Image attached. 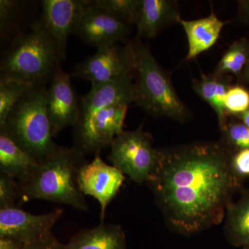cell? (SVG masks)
<instances>
[{
  "label": "cell",
  "mask_w": 249,
  "mask_h": 249,
  "mask_svg": "<svg viewBox=\"0 0 249 249\" xmlns=\"http://www.w3.org/2000/svg\"><path fill=\"white\" fill-rule=\"evenodd\" d=\"M134 98L135 86L132 81V74L93 85L89 92L82 99L79 119L114 105L129 106L134 103Z\"/></svg>",
  "instance_id": "cell-14"
},
{
  "label": "cell",
  "mask_w": 249,
  "mask_h": 249,
  "mask_svg": "<svg viewBox=\"0 0 249 249\" xmlns=\"http://www.w3.org/2000/svg\"><path fill=\"white\" fill-rule=\"evenodd\" d=\"M89 0H44L40 23L56 47L61 60L66 58L69 36L74 33Z\"/></svg>",
  "instance_id": "cell-12"
},
{
  "label": "cell",
  "mask_w": 249,
  "mask_h": 249,
  "mask_svg": "<svg viewBox=\"0 0 249 249\" xmlns=\"http://www.w3.org/2000/svg\"><path fill=\"white\" fill-rule=\"evenodd\" d=\"M128 106L114 105L80 118L74 126V147L84 155H98L101 150L110 147L116 137L124 131Z\"/></svg>",
  "instance_id": "cell-7"
},
{
  "label": "cell",
  "mask_w": 249,
  "mask_h": 249,
  "mask_svg": "<svg viewBox=\"0 0 249 249\" xmlns=\"http://www.w3.org/2000/svg\"><path fill=\"white\" fill-rule=\"evenodd\" d=\"M39 162L24 151L4 132L0 131V172L14 178L24 181L31 175Z\"/></svg>",
  "instance_id": "cell-18"
},
{
  "label": "cell",
  "mask_w": 249,
  "mask_h": 249,
  "mask_svg": "<svg viewBox=\"0 0 249 249\" xmlns=\"http://www.w3.org/2000/svg\"><path fill=\"white\" fill-rule=\"evenodd\" d=\"M108 156L114 166L134 182H148L157 166L160 150L152 145L150 134L142 127L134 131H123L114 139Z\"/></svg>",
  "instance_id": "cell-6"
},
{
  "label": "cell",
  "mask_w": 249,
  "mask_h": 249,
  "mask_svg": "<svg viewBox=\"0 0 249 249\" xmlns=\"http://www.w3.org/2000/svg\"><path fill=\"white\" fill-rule=\"evenodd\" d=\"M240 181L218 142L160 150L149 186L168 224L190 235L222 222Z\"/></svg>",
  "instance_id": "cell-1"
},
{
  "label": "cell",
  "mask_w": 249,
  "mask_h": 249,
  "mask_svg": "<svg viewBox=\"0 0 249 249\" xmlns=\"http://www.w3.org/2000/svg\"><path fill=\"white\" fill-rule=\"evenodd\" d=\"M224 107L227 114L240 115L249 109V91L239 85L229 87L226 94Z\"/></svg>",
  "instance_id": "cell-24"
},
{
  "label": "cell",
  "mask_w": 249,
  "mask_h": 249,
  "mask_svg": "<svg viewBox=\"0 0 249 249\" xmlns=\"http://www.w3.org/2000/svg\"><path fill=\"white\" fill-rule=\"evenodd\" d=\"M23 249H66L65 245H62L54 237L53 233L47 234L39 240L24 246Z\"/></svg>",
  "instance_id": "cell-29"
},
{
  "label": "cell",
  "mask_w": 249,
  "mask_h": 249,
  "mask_svg": "<svg viewBox=\"0 0 249 249\" xmlns=\"http://www.w3.org/2000/svg\"><path fill=\"white\" fill-rule=\"evenodd\" d=\"M63 213L59 209L42 214H31L18 206L0 209V237L29 245L52 232Z\"/></svg>",
  "instance_id": "cell-10"
},
{
  "label": "cell",
  "mask_w": 249,
  "mask_h": 249,
  "mask_svg": "<svg viewBox=\"0 0 249 249\" xmlns=\"http://www.w3.org/2000/svg\"><path fill=\"white\" fill-rule=\"evenodd\" d=\"M129 31V24L91 1L83 11L73 34L85 43L99 49L125 40Z\"/></svg>",
  "instance_id": "cell-9"
},
{
  "label": "cell",
  "mask_w": 249,
  "mask_h": 249,
  "mask_svg": "<svg viewBox=\"0 0 249 249\" xmlns=\"http://www.w3.org/2000/svg\"><path fill=\"white\" fill-rule=\"evenodd\" d=\"M222 132L228 142L237 150L249 149V128L242 123L227 124Z\"/></svg>",
  "instance_id": "cell-26"
},
{
  "label": "cell",
  "mask_w": 249,
  "mask_h": 249,
  "mask_svg": "<svg viewBox=\"0 0 249 249\" xmlns=\"http://www.w3.org/2000/svg\"><path fill=\"white\" fill-rule=\"evenodd\" d=\"M45 106L53 137L62 129L74 127L78 123L80 107L70 75L60 66L54 73L46 91Z\"/></svg>",
  "instance_id": "cell-11"
},
{
  "label": "cell",
  "mask_w": 249,
  "mask_h": 249,
  "mask_svg": "<svg viewBox=\"0 0 249 249\" xmlns=\"http://www.w3.org/2000/svg\"><path fill=\"white\" fill-rule=\"evenodd\" d=\"M245 76L249 81V58L245 68Z\"/></svg>",
  "instance_id": "cell-33"
},
{
  "label": "cell",
  "mask_w": 249,
  "mask_h": 249,
  "mask_svg": "<svg viewBox=\"0 0 249 249\" xmlns=\"http://www.w3.org/2000/svg\"><path fill=\"white\" fill-rule=\"evenodd\" d=\"M19 191L14 178L0 173V209L19 206Z\"/></svg>",
  "instance_id": "cell-25"
},
{
  "label": "cell",
  "mask_w": 249,
  "mask_h": 249,
  "mask_svg": "<svg viewBox=\"0 0 249 249\" xmlns=\"http://www.w3.org/2000/svg\"><path fill=\"white\" fill-rule=\"evenodd\" d=\"M176 1L169 0H140L135 24L137 37L153 38L172 22H178Z\"/></svg>",
  "instance_id": "cell-15"
},
{
  "label": "cell",
  "mask_w": 249,
  "mask_h": 249,
  "mask_svg": "<svg viewBox=\"0 0 249 249\" xmlns=\"http://www.w3.org/2000/svg\"><path fill=\"white\" fill-rule=\"evenodd\" d=\"M242 124L249 128V109L239 115Z\"/></svg>",
  "instance_id": "cell-32"
},
{
  "label": "cell",
  "mask_w": 249,
  "mask_h": 249,
  "mask_svg": "<svg viewBox=\"0 0 249 249\" xmlns=\"http://www.w3.org/2000/svg\"><path fill=\"white\" fill-rule=\"evenodd\" d=\"M47 89L37 85L27 91L10 111L0 131L38 162L53 153L52 127L46 110Z\"/></svg>",
  "instance_id": "cell-5"
},
{
  "label": "cell",
  "mask_w": 249,
  "mask_h": 249,
  "mask_svg": "<svg viewBox=\"0 0 249 249\" xmlns=\"http://www.w3.org/2000/svg\"><path fill=\"white\" fill-rule=\"evenodd\" d=\"M61 60L56 47L40 22L16 37L1 59L0 80L37 86L51 80Z\"/></svg>",
  "instance_id": "cell-3"
},
{
  "label": "cell",
  "mask_w": 249,
  "mask_h": 249,
  "mask_svg": "<svg viewBox=\"0 0 249 249\" xmlns=\"http://www.w3.org/2000/svg\"><path fill=\"white\" fill-rule=\"evenodd\" d=\"M24 246L17 240L0 237V249H23Z\"/></svg>",
  "instance_id": "cell-30"
},
{
  "label": "cell",
  "mask_w": 249,
  "mask_h": 249,
  "mask_svg": "<svg viewBox=\"0 0 249 249\" xmlns=\"http://www.w3.org/2000/svg\"><path fill=\"white\" fill-rule=\"evenodd\" d=\"M178 22L182 26L188 40L186 60L195 58L211 49L217 42L226 24L213 12L208 17L195 20H184L180 18Z\"/></svg>",
  "instance_id": "cell-16"
},
{
  "label": "cell",
  "mask_w": 249,
  "mask_h": 249,
  "mask_svg": "<svg viewBox=\"0 0 249 249\" xmlns=\"http://www.w3.org/2000/svg\"><path fill=\"white\" fill-rule=\"evenodd\" d=\"M243 249H249V247H245V248H242Z\"/></svg>",
  "instance_id": "cell-34"
},
{
  "label": "cell",
  "mask_w": 249,
  "mask_h": 249,
  "mask_svg": "<svg viewBox=\"0 0 249 249\" xmlns=\"http://www.w3.org/2000/svg\"><path fill=\"white\" fill-rule=\"evenodd\" d=\"M18 3L11 0L0 1V28L4 32L11 25L17 14Z\"/></svg>",
  "instance_id": "cell-28"
},
{
  "label": "cell",
  "mask_w": 249,
  "mask_h": 249,
  "mask_svg": "<svg viewBox=\"0 0 249 249\" xmlns=\"http://www.w3.org/2000/svg\"><path fill=\"white\" fill-rule=\"evenodd\" d=\"M249 58V46L245 39L235 41L230 46L216 67L214 74H239L245 70Z\"/></svg>",
  "instance_id": "cell-21"
},
{
  "label": "cell",
  "mask_w": 249,
  "mask_h": 249,
  "mask_svg": "<svg viewBox=\"0 0 249 249\" xmlns=\"http://www.w3.org/2000/svg\"><path fill=\"white\" fill-rule=\"evenodd\" d=\"M225 232L227 240L236 247H249V191L231 202L226 213Z\"/></svg>",
  "instance_id": "cell-19"
},
{
  "label": "cell",
  "mask_w": 249,
  "mask_h": 249,
  "mask_svg": "<svg viewBox=\"0 0 249 249\" xmlns=\"http://www.w3.org/2000/svg\"><path fill=\"white\" fill-rule=\"evenodd\" d=\"M193 89L203 100L209 103L217 114L219 127L223 131L227 126V115L224 102L229 88L223 76L202 74L200 80L193 82Z\"/></svg>",
  "instance_id": "cell-20"
},
{
  "label": "cell",
  "mask_w": 249,
  "mask_h": 249,
  "mask_svg": "<svg viewBox=\"0 0 249 249\" xmlns=\"http://www.w3.org/2000/svg\"><path fill=\"white\" fill-rule=\"evenodd\" d=\"M240 5L242 17L249 20V0L240 1Z\"/></svg>",
  "instance_id": "cell-31"
},
{
  "label": "cell",
  "mask_w": 249,
  "mask_h": 249,
  "mask_svg": "<svg viewBox=\"0 0 249 249\" xmlns=\"http://www.w3.org/2000/svg\"><path fill=\"white\" fill-rule=\"evenodd\" d=\"M65 249H126L125 235L120 226L103 222L92 229L77 232Z\"/></svg>",
  "instance_id": "cell-17"
},
{
  "label": "cell",
  "mask_w": 249,
  "mask_h": 249,
  "mask_svg": "<svg viewBox=\"0 0 249 249\" xmlns=\"http://www.w3.org/2000/svg\"><path fill=\"white\" fill-rule=\"evenodd\" d=\"M34 87L17 80H0V126L16 103Z\"/></svg>",
  "instance_id": "cell-22"
},
{
  "label": "cell",
  "mask_w": 249,
  "mask_h": 249,
  "mask_svg": "<svg viewBox=\"0 0 249 249\" xmlns=\"http://www.w3.org/2000/svg\"><path fill=\"white\" fill-rule=\"evenodd\" d=\"M137 75L134 103L150 115L186 121L190 112L150 49L137 37L127 44Z\"/></svg>",
  "instance_id": "cell-4"
},
{
  "label": "cell",
  "mask_w": 249,
  "mask_h": 249,
  "mask_svg": "<svg viewBox=\"0 0 249 249\" xmlns=\"http://www.w3.org/2000/svg\"><path fill=\"white\" fill-rule=\"evenodd\" d=\"M231 168L239 181L249 178V149L237 150L231 157Z\"/></svg>",
  "instance_id": "cell-27"
},
{
  "label": "cell",
  "mask_w": 249,
  "mask_h": 249,
  "mask_svg": "<svg viewBox=\"0 0 249 249\" xmlns=\"http://www.w3.org/2000/svg\"><path fill=\"white\" fill-rule=\"evenodd\" d=\"M124 180V174L113 165L101 160L99 154L80 169L78 178L80 191L85 196L96 199L101 206V222H103L108 205L120 191Z\"/></svg>",
  "instance_id": "cell-13"
},
{
  "label": "cell",
  "mask_w": 249,
  "mask_h": 249,
  "mask_svg": "<svg viewBox=\"0 0 249 249\" xmlns=\"http://www.w3.org/2000/svg\"><path fill=\"white\" fill-rule=\"evenodd\" d=\"M140 0H95L94 3L129 25L135 24Z\"/></svg>",
  "instance_id": "cell-23"
},
{
  "label": "cell",
  "mask_w": 249,
  "mask_h": 249,
  "mask_svg": "<svg viewBox=\"0 0 249 249\" xmlns=\"http://www.w3.org/2000/svg\"><path fill=\"white\" fill-rule=\"evenodd\" d=\"M87 162L85 155L76 147L59 146L52 155L39 162L28 178L17 181L19 206L39 199L88 211L89 205L78 184L80 170Z\"/></svg>",
  "instance_id": "cell-2"
},
{
  "label": "cell",
  "mask_w": 249,
  "mask_h": 249,
  "mask_svg": "<svg viewBox=\"0 0 249 249\" xmlns=\"http://www.w3.org/2000/svg\"><path fill=\"white\" fill-rule=\"evenodd\" d=\"M133 61L128 45L97 49L96 53L78 64L71 76L96 85L132 74Z\"/></svg>",
  "instance_id": "cell-8"
}]
</instances>
